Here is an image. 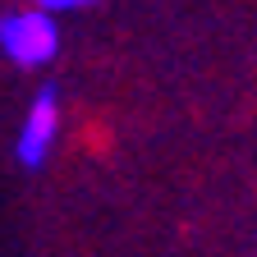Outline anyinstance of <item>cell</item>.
Returning <instances> with one entry per match:
<instances>
[{
    "instance_id": "6da1fadb",
    "label": "cell",
    "mask_w": 257,
    "mask_h": 257,
    "mask_svg": "<svg viewBox=\"0 0 257 257\" xmlns=\"http://www.w3.org/2000/svg\"><path fill=\"white\" fill-rule=\"evenodd\" d=\"M0 46H5V55L14 64H23V69H37V64L55 60L60 51V32L51 23V14L42 10H23V14H5V23H0Z\"/></svg>"
},
{
    "instance_id": "7a4b0ae2",
    "label": "cell",
    "mask_w": 257,
    "mask_h": 257,
    "mask_svg": "<svg viewBox=\"0 0 257 257\" xmlns=\"http://www.w3.org/2000/svg\"><path fill=\"white\" fill-rule=\"evenodd\" d=\"M55 128H60V96H55V87H42L28 106L23 128H19V161L28 170H37L46 161V152L55 143Z\"/></svg>"
},
{
    "instance_id": "3957f363",
    "label": "cell",
    "mask_w": 257,
    "mask_h": 257,
    "mask_svg": "<svg viewBox=\"0 0 257 257\" xmlns=\"http://www.w3.org/2000/svg\"><path fill=\"white\" fill-rule=\"evenodd\" d=\"M42 10H78V5H92V0H37Z\"/></svg>"
}]
</instances>
